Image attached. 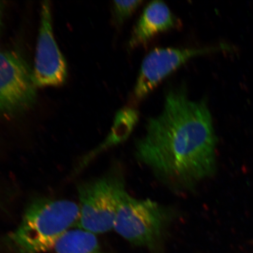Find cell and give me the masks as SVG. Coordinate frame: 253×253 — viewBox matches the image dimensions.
<instances>
[{"label": "cell", "mask_w": 253, "mask_h": 253, "mask_svg": "<svg viewBox=\"0 0 253 253\" xmlns=\"http://www.w3.org/2000/svg\"><path fill=\"white\" fill-rule=\"evenodd\" d=\"M216 145L207 102L192 100L181 85L167 91L162 110L135 141L134 155L164 186L183 194L213 175Z\"/></svg>", "instance_id": "1"}, {"label": "cell", "mask_w": 253, "mask_h": 253, "mask_svg": "<svg viewBox=\"0 0 253 253\" xmlns=\"http://www.w3.org/2000/svg\"><path fill=\"white\" fill-rule=\"evenodd\" d=\"M79 205L66 199H34L27 205L10 240L21 253H41L53 248L58 240L76 226Z\"/></svg>", "instance_id": "2"}, {"label": "cell", "mask_w": 253, "mask_h": 253, "mask_svg": "<svg viewBox=\"0 0 253 253\" xmlns=\"http://www.w3.org/2000/svg\"><path fill=\"white\" fill-rule=\"evenodd\" d=\"M177 216L173 207L135 198L127 192L119 206L113 230L132 245L156 251Z\"/></svg>", "instance_id": "3"}, {"label": "cell", "mask_w": 253, "mask_h": 253, "mask_svg": "<svg viewBox=\"0 0 253 253\" xmlns=\"http://www.w3.org/2000/svg\"><path fill=\"white\" fill-rule=\"evenodd\" d=\"M126 193L124 173L119 166L99 178L80 183L79 216L75 226L95 235L110 232Z\"/></svg>", "instance_id": "4"}, {"label": "cell", "mask_w": 253, "mask_h": 253, "mask_svg": "<svg viewBox=\"0 0 253 253\" xmlns=\"http://www.w3.org/2000/svg\"><path fill=\"white\" fill-rule=\"evenodd\" d=\"M37 87L33 71L20 53L0 51V115L14 116L32 108Z\"/></svg>", "instance_id": "5"}, {"label": "cell", "mask_w": 253, "mask_h": 253, "mask_svg": "<svg viewBox=\"0 0 253 253\" xmlns=\"http://www.w3.org/2000/svg\"><path fill=\"white\" fill-rule=\"evenodd\" d=\"M227 47L220 45L200 48L158 47L151 50L142 62L129 105L134 107L141 102L161 82L192 58Z\"/></svg>", "instance_id": "6"}, {"label": "cell", "mask_w": 253, "mask_h": 253, "mask_svg": "<svg viewBox=\"0 0 253 253\" xmlns=\"http://www.w3.org/2000/svg\"><path fill=\"white\" fill-rule=\"evenodd\" d=\"M40 19L33 71L35 82L40 87L61 86L67 78V64L55 39L49 1L42 2Z\"/></svg>", "instance_id": "7"}, {"label": "cell", "mask_w": 253, "mask_h": 253, "mask_svg": "<svg viewBox=\"0 0 253 253\" xmlns=\"http://www.w3.org/2000/svg\"><path fill=\"white\" fill-rule=\"evenodd\" d=\"M179 22L165 2L154 1L144 9L128 41L130 49L144 46L161 33L178 27Z\"/></svg>", "instance_id": "8"}, {"label": "cell", "mask_w": 253, "mask_h": 253, "mask_svg": "<svg viewBox=\"0 0 253 253\" xmlns=\"http://www.w3.org/2000/svg\"><path fill=\"white\" fill-rule=\"evenodd\" d=\"M140 114L135 107L126 106L118 110L108 135L99 146L87 154L88 159L92 160L102 152L127 140L137 126Z\"/></svg>", "instance_id": "9"}, {"label": "cell", "mask_w": 253, "mask_h": 253, "mask_svg": "<svg viewBox=\"0 0 253 253\" xmlns=\"http://www.w3.org/2000/svg\"><path fill=\"white\" fill-rule=\"evenodd\" d=\"M53 249L55 253H103L96 235L79 228L66 232Z\"/></svg>", "instance_id": "10"}, {"label": "cell", "mask_w": 253, "mask_h": 253, "mask_svg": "<svg viewBox=\"0 0 253 253\" xmlns=\"http://www.w3.org/2000/svg\"><path fill=\"white\" fill-rule=\"evenodd\" d=\"M142 1H115L113 2V14L116 23L121 25L140 7Z\"/></svg>", "instance_id": "11"}, {"label": "cell", "mask_w": 253, "mask_h": 253, "mask_svg": "<svg viewBox=\"0 0 253 253\" xmlns=\"http://www.w3.org/2000/svg\"><path fill=\"white\" fill-rule=\"evenodd\" d=\"M2 6L0 4V30H1L2 25Z\"/></svg>", "instance_id": "12"}]
</instances>
